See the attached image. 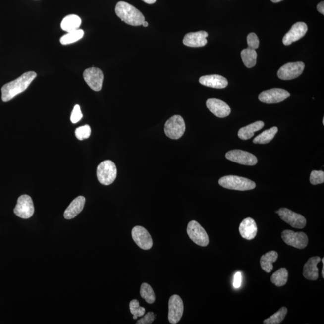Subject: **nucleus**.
Returning <instances> with one entry per match:
<instances>
[{"instance_id": "nucleus-1", "label": "nucleus", "mask_w": 324, "mask_h": 324, "mask_svg": "<svg viewBox=\"0 0 324 324\" xmlns=\"http://www.w3.org/2000/svg\"><path fill=\"white\" fill-rule=\"evenodd\" d=\"M37 74L35 72L30 71L25 72L15 80L8 82L1 88L2 100L8 102L19 94L24 92L27 89L29 85L36 78Z\"/></svg>"}, {"instance_id": "nucleus-2", "label": "nucleus", "mask_w": 324, "mask_h": 324, "mask_svg": "<svg viewBox=\"0 0 324 324\" xmlns=\"http://www.w3.org/2000/svg\"><path fill=\"white\" fill-rule=\"evenodd\" d=\"M115 13L121 21L132 26H139L145 21L143 14L126 2H118L116 5Z\"/></svg>"}, {"instance_id": "nucleus-3", "label": "nucleus", "mask_w": 324, "mask_h": 324, "mask_svg": "<svg viewBox=\"0 0 324 324\" xmlns=\"http://www.w3.org/2000/svg\"><path fill=\"white\" fill-rule=\"evenodd\" d=\"M218 184L224 188L246 191L254 189L256 187L255 182L246 178L235 175H227L221 178Z\"/></svg>"}, {"instance_id": "nucleus-4", "label": "nucleus", "mask_w": 324, "mask_h": 324, "mask_svg": "<svg viewBox=\"0 0 324 324\" xmlns=\"http://www.w3.org/2000/svg\"><path fill=\"white\" fill-rule=\"evenodd\" d=\"M117 169L115 164L111 161L101 162L97 168V177L100 183L105 186L110 185L115 180Z\"/></svg>"}, {"instance_id": "nucleus-5", "label": "nucleus", "mask_w": 324, "mask_h": 324, "mask_svg": "<svg viewBox=\"0 0 324 324\" xmlns=\"http://www.w3.org/2000/svg\"><path fill=\"white\" fill-rule=\"evenodd\" d=\"M185 130V122L180 115L172 116L164 125V133L167 137L172 139H180L183 136Z\"/></svg>"}, {"instance_id": "nucleus-6", "label": "nucleus", "mask_w": 324, "mask_h": 324, "mask_svg": "<svg viewBox=\"0 0 324 324\" xmlns=\"http://www.w3.org/2000/svg\"><path fill=\"white\" fill-rule=\"evenodd\" d=\"M187 232L190 239L197 245L202 247L208 246L209 237L206 230L198 221H190L187 225Z\"/></svg>"}, {"instance_id": "nucleus-7", "label": "nucleus", "mask_w": 324, "mask_h": 324, "mask_svg": "<svg viewBox=\"0 0 324 324\" xmlns=\"http://www.w3.org/2000/svg\"><path fill=\"white\" fill-rule=\"evenodd\" d=\"M282 238L287 245L298 249L306 248L309 243L308 235L305 232H295L291 230H285L282 233Z\"/></svg>"}, {"instance_id": "nucleus-8", "label": "nucleus", "mask_w": 324, "mask_h": 324, "mask_svg": "<svg viewBox=\"0 0 324 324\" xmlns=\"http://www.w3.org/2000/svg\"><path fill=\"white\" fill-rule=\"evenodd\" d=\"M305 67V64L303 62H288L278 70V77L282 80L297 78L303 73Z\"/></svg>"}, {"instance_id": "nucleus-9", "label": "nucleus", "mask_w": 324, "mask_h": 324, "mask_svg": "<svg viewBox=\"0 0 324 324\" xmlns=\"http://www.w3.org/2000/svg\"><path fill=\"white\" fill-rule=\"evenodd\" d=\"M35 213V207L32 199L27 195H21L17 202L14 213L18 217L24 219H27L32 216Z\"/></svg>"}, {"instance_id": "nucleus-10", "label": "nucleus", "mask_w": 324, "mask_h": 324, "mask_svg": "<svg viewBox=\"0 0 324 324\" xmlns=\"http://www.w3.org/2000/svg\"><path fill=\"white\" fill-rule=\"evenodd\" d=\"M275 213L280 216L281 219L294 228L303 229L306 225L307 221L303 216L288 209L281 208Z\"/></svg>"}, {"instance_id": "nucleus-11", "label": "nucleus", "mask_w": 324, "mask_h": 324, "mask_svg": "<svg viewBox=\"0 0 324 324\" xmlns=\"http://www.w3.org/2000/svg\"><path fill=\"white\" fill-rule=\"evenodd\" d=\"M84 79L88 85L95 92H99L102 88L104 82V73L96 67L87 69L84 72Z\"/></svg>"}, {"instance_id": "nucleus-12", "label": "nucleus", "mask_w": 324, "mask_h": 324, "mask_svg": "<svg viewBox=\"0 0 324 324\" xmlns=\"http://www.w3.org/2000/svg\"><path fill=\"white\" fill-rule=\"evenodd\" d=\"M226 158L243 165L254 166L258 163V159L255 156L241 150L229 151L226 154Z\"/></svg>"}, {"instance_id": "nucleus-13", "label": "nucleus", "mask_w": 324, "mask_h": 324, "mask_svg": "<svg viewBox=\"0 0 324 324\" xmlns=\"http://www.w3.org/2000/svg\"><path fill=\"white\" fill-rule=\"evenodd\" d=\"M183 301L178 295H173L169 300L168 320L170 323L177 324L183 317Z\"/></svg>"}, {"instance_id": "nucleus-14", "label": "nucleus", "mask_w": 324, "mask_h": 324, "mask_svg": "<svg viewBox=\"0 0 324 324\" xmlns=\"http://www.w3.org/2000/svg\"><path fill=\"white\" fill-rule=\"evenodd\" d=\"M132 235L133 240L138 247L143 250H149L153 244L152 237L146 228L136 226L133 228Z\"/></svg>"}, {"instance_id": "nucleus-15", "label": "nucleus", "mask_w": 324, "mask_h": 324, "mask_svg": "<svg viewBox=\"0 0 324 324\" xmlns=\"http://www.w3.org/2000/svg\"><path fill=\"white\" fill-rule=\"evenodd\" d=\"M290 93L282 89H272L264 91L258 96L259 100L266 104H275L289 98Z\"/></svg>"}, {"instance_id": "nucleus-16", "label": "nucleus", "mask_w": 324, "mask_h": 324, "mask_svg": "<svg viewBox=\"0 0 324 324\" xmlns=\"http://www.w3.org/2000/svg\"><path fill=\"white\" fill-rule=\"evenodd\" d=\"M308 30V25L305 22H298L292 25L291 29L283 38V44L288 46L292 43L303 38Z\"/></svg>"}, {"instance_id": "nucleus-17", "label": "nucleus", "mask_w": 324, "mask_h": 324, "mask_svg": "<svg viewBox=\"0 0 324 324\" xmlns=\"http://www.w3.org/2000/svg\"><path fill=\"white\" fill-rule=\"evenodd\" d=\"M207 108L213 114L218 118H225L231 112L229 105L220 99L211 98L207 101Z\"/></svg>"}, {"instance_id": "nucleus-18", "label": "nucleus", "mask_w": 324, "mask_h": 324, "mask_svg": "<svg viewBox=\"0 0 324 324\" xmlns=\"http://www.w3.org/2000/svg\"><path fill=\"white\" fill-rule=\"evenodd\" d=\"M208 36V33L205 31L189 33L184 36L183 44L189 47H203L207 44V38Z\"/></svg>"}, {"instance_id": "nucleus-19", "label": "nucleus", "mask_w": 324, "mask_h": 324, "mask_svg": "<svg viewBox=\"0 0 324 324\" xmlns=\"http://www.w3.org/2000/svg\"><path fill=\"white\" fill-rule=\"evenodd\" d=\"M239 232L241 237L244 239L253 240L257 234V223L253 218L247 217L241 221L239 226Z\"/></svg>"}, {"instance_id": "nucleus-20", "label": "nucleus", "mask_w": 324, "mask_h": 324, "mask_svg": "<svg viewBox=\"0 0 324 324\" xmlns=\"http://www.w3.org/2000/svg\"><path fill=\"white\" fill-rule=\"evenodd\" d=\"M199 81L204 86L217 89H224L228 85V80L223 76L218 75L203 76Z\"/></svg>"}, {"instance_id": "nucleus-21", "label": "nucleus", "mask_w": 324, "mask_h": 324, "mask_svg": "<svg viewBox=\"0 0 324 324\" xmlns=\"http://www.w3.org/2000/svg\"><path fill=\"white\" fill-rule=\"evenodd\" d=\"M321 261L320 257L309 259L303 267V276L309 280H317L319 277L317 265Z\"/></svg>"}, {"instance_id": "nucleus-22", "label": "nucleus", "mask_w": 324, "mask_h": 324, "mask_svg": "<svg viewBox=\"0 0 324 324\" xmlns=\"http://www.w3.org/2000/svg\"><path fill=\"white\" fill-rule=\"evenodd\" d=\"M85 198L82 196L76 198L65 210L64 217L66 219L70 220L75 218L84 208Z\"/></svg>"}, {"instance_id": "nucleus-23", "label": "nucleus", "mask_w": 324, "mask_h": 324, "mask_svg": "<svg viewBox=\"0 0 324 324\" xmlns=\"http://www.w3.org/2000/svg\"><path fill=\"white\" fill-rule=\"evenodd\" d=\"M264 125L265 124L263 121H258L248 125V126L241 128L238 133V137L242 140L251 139L254 136L256 132L263 129Z\"/></svg>"}, {"instance_id": "nucleus-24", "label": "nucleus", "mask_w": 324, "mask_h": 324, "mask_svg": "<svg viewBox=\"0 0 324 324\" xmlns=\"http://www.w3.org/2000/svg\"><path fill=\"white\" fill-rule=\"evenodd\" d=\"M81 22L80 17L76 15H69L62 19L61 27L62 30L69 33L79 29Z\"/></svg>"}, {"instance_id": "nucleus-25", "label": "nucleus", "mask_w": 324, "mask_h": 324, "mask_svg": "<svg viewBox=\"0 0 324 324\" xmlns=\"http://www.w3.org/2000/svg\"><path fill=\"white\" fill-rule=\"evenodd\" d=\"M278 257V253L274 251L267 252L263 255L260 260L261 268L267 273L271 272L273 269L272 263L277 260Z\"/></svg>"}, {"instance_id": "nucleus-26", "label": "nucleus", "mask_w": 324, "mask_h": 324, "mask_svg": "<svg viewBox=\"0 0 324 324\" xmlns=\"http://www.w3.org/2000/svg\"><path fill=\"white\" fill-rule=\"evenodd\" d=\"M241 56L244 64L247 68L254 67L257 64V53L255 50L246 48L241 51Z\"/></svg>"}, {"instance_id": "nucleus-27", "label": "nucleus", "mask_w": 324, "mask_h": 324, "mask_svg": "<svg viewBox=\"0 0 324 324\" xmlns=\"http://www.w3.org/2000/svg\"><path fill=\"white\" fill-rule=\"evenodd\" d=\"M278 132V128L273 127L271 129L266 130L256 137L253 142L255 144H268L274 139Z\"/></svg>"}, {"instance_id": "nucleus-28", "label": "nucleus", "mask_w": 324, "mask_h": 324, "mask_svg": "<svg viewBox=\"0 0 324 324\" xmlns=\"http://www.w3.org/2000/svg\"><path fill=\"white\" fill-rule=\"evenodd\" d=\"M288 271L286 268H281L271 277V282L277 287L285 286L288 282Z\"/></svg>"}, {"instance_id": "nucleus-29", "label": "nucleus", "mask_w": 324, "mask_h": 324, "mask_svg": "<svg viewBox=\"0 0 324 324\" xmlns=\"http://www.w3.org/2000/svg\"><path fill=\"white\" fill-rule=\"evenodd\" d=\"M84 35V31L81 29L70 31L66 35L61 37L60 39L61 44L64 45L72 44L73 43L76 42L83 38Z\"/></svg>"}, {"instance_id": "nucleus-30", "label": "nucleus", "mask_w": 324, "mask_h": 324, "mask_svg": "<svg viewBox=\"0 0 324 324\" xmlns=\"http://www.w3.org/2000/svg\"><path fill=\"white\" fill-rule=\"evenodd\" d=\"M287 313H288V309L286 307H282L279 311L275 313L272 316L264 320L263 323L264 324H279L285 319Z\"/></svg>"}, {"instance_id": "nucleus-31", "label": "nucleus", "mask_w": 324, "mask_h": 324, "mask_svg": "<svg viewBox=\"0 0 324 324\" xmlns=\"http://www.w3.org/2000/svg\"><path fill=\"white\" fill-rule=\"evenodd\" d=\"M140 294L141 297L143 298L147 303L149 304L155 303L156 300L155 294L152 286L149 284L146 283L142 284Z\"/></svg>"}, {"instance_id": "nucleus-32", "label": "nucleus", "mask_w": 324, "mask_h": 324, "mask_svg": "<svg viewBox=\"0 0 324 324\" xmlns=\"http://www.w3.org/2000/svg\"><path fill=\"white\" fill-rule=\"evenodd\" d=\"M129 308L134 320L137 319L138 317H143L146 314V309L139 305V301L135 299L130 301Z\"/></svg>"}, {"instance_id": "nucleus-33", "label": "nucleus", "mask_w": 324, "mask_h": 324, "mask_svg": "<svg viewBox=\"0 0 324 324\" xmlns=\"http://www.w3.org/2000/svg\"><path fill=\"white\" fill-rule=\"evenodd\" d=\"M91 133H92V129H91L90 126L89 125H85V126L79 127L76 129L75 136L79 140L82 141L89 138Z\"/></svg>"}, {"instance_id": "nucleus-34", "label": "nucleus", "mask_w": 324, "mask_h": 324, "mask_svg": "<svg viewBox=\"0 0 324 324\" xmlns=\"http://www.w3.org/2000/svg\"><path fill=\"white\" fill-rule=\"evenodd\" d=\"M310 182L313 185L324 183V172L322 170H313L310 176Z\"/></svg>"}, {"instance_id": "nucleus-35", "label": "nucleus", "mask_w": 324, "mask_h": 324, "mask_svg": "<svg viewBox=\"0 0 324 324\" xmlns=\"http://www.w3.org/2000/svg\"><path fill=\"white\" fill-rule=\"evenodd\" d=\"M82 117H83V115H82L81 112V107L79 106V105H76L74 107L72 115H71L70 120L72 123L76 124L78 123L79 121H81Z\"/></svg>"}, {"instance_id": "nucleus-36", "label": "nucleus", "mask_w": 324, "mask_h": 324, "mask_svg": "<svg viewBox=\"0 0 324 324\" xmlns=\"http://www.w3.org/2000/svg\"><path fill=\"white\" fill-rule=\"evenodd\" d=\"M247 45L248 47L253 50L257 49L260 45V41L257 35L254 33H250L247 38Z\"/></svg>"}, {"instance_id": "nucleus-37", "label": "nucleus", "mask_w": 324, "mask_h": 324, "mask_svg": "<svg viewBox=\"0 0 324 324\" xmlns=\"http://www.w3.org/2000/svg\"><path fill=\"white\" fill-rule=\"evenodd\" d=\"M156 315L154 313L152 312H148L143 318L139 320L136 324H152L153 321H155Z\"/></svg>"}, {"instance_id": "nucleus-38", "label": "nucleus", "mask_w": 324, "mask_h": 324, "mask_svg": "<svg viewBox=\"0 0 324 324\" xmlns=\"http://www.w3.org/2000/svg\"><path fill=\"white\" fill-rule=\"evenodd\" d=\"M241 272H237L234 275V286L235 288H240L241 284Z\"/></svg>"}, {"instance_id": "nucleus-39", "label": "nucleus", "mask_w": 324, "mask_h": 324, "mask_svg": "<svg viewBox=\"0 0 324 324\" xmlns=\"http://www.w3.org/2000/svg\"><path fill=\"white\" fill-rule=\"evenodd\" d=\"M317 10L318 12L324 15V2H321L320 3L317 5Z\"/></svg>"}, {"instance_id": "nucleus-40", "label": "nucleus", "mask_w": 324, "mask_h": 324, "mask_svg": "<svg viewBox=\"0 0 324 324\" xmlns=\"http://www.w3.org/2000/svg\"><path fill=\"white\" fill-rule=\"evenodd\" d=\"M142 1L149 4H152L155 3L156 0H142Z\"/></svg>"}, {"instance_id": "nucleus-41", "label": "nucleus", "mask_w": 324, "mask_h": 324, "mask_svg": "<svg viewBox=\"0 0 324 324\" xmlns=\"http://www.w3.org/2000/svg\"><path fill=\"white\" fill-rule=\"evenodd\" d=\"M322 263H323V270H322V272H321V274H322V277L323 278H324V258H322Z\"/></svg>"}, {"instance_id": "nucleus-42", "label": "nucleus", "mask_w": 324, "mask_h": 324, "mask_svg": "<svg viewBox=\"0 0 324 324\" xmlns=\"http://www.w3.org/2000/svg\"><path fill=\"white\" fill-rule=\"evenodd\" d=\"M142 25H143L144 27H148V25H149V23H148L147 21H145L143 22V23Z\"/></svg>"}, {"instance_id": "nucleus-43", "label": "nucleus", "mask_w": 324, "mask_h": 324, "mask_svg": "<svg viewBox=\"0 0 324 324\" xmlns=\"http://www.w3.org/2000/svg\"><path fill=\"white\" fill-rule=\"evenodd\" d=\"M271 1L272 2H274V3H277V2H281V1H283V0H271Z\"/></svg>"}, {"instance_id": "nucleus-44", "label": "nucleus", "mask_w": 324, "mask_h": 324, "mask_svg": "<svg viewBox=\"0 0 324 324\" xmlns=\"http://www.w3.org/2000/svg\"><path fill=\"white\" fill-rule=\"evenodd\" d=\"M323 126H324V118H323Z\"/></svg>"}]
</instances>
